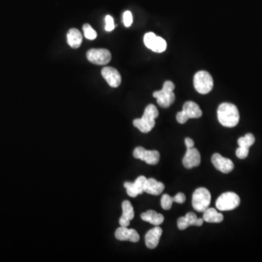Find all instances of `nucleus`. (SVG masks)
<instances>
[{
    "label": "nucleus",
    "mask_w": 262,
    "mask_h": 262,
    "mask_svg": "<svg viewBox=\"0 0 262 262\" xmlns=\"http://www.w3.org/2000/svg\"><path fill=\"white\" fill-rule=\"evenodd\" d=\"M82 36L78 29H71L67 33L68 44L72 48H79L82 44Z\"/></svg>",
    "instance_id": "obj_19"
},
{
    "label": "nucleus",
    "mask_w": 262,
    "mask_h": 262,
    "mask_svg": "<svg viewBox=\"0 0 262 262\" xmlns=\"http://www.w3.org/2000/svg\"><path fill=\"white\" fill-rule=\"evenodd\" d=\"M185 145H186L187 149H191V148L194 147V146H195V142L190 138H186L185 139Z\"/></svg>",
    "instance_id": "obj_32"
},
{
    "label": "nucleus",
    "mask_w": 262,
    "mask_h": 262,
    "mask_svg": "<svg viewBox=\"0 0 262 262\" xmlns=\"http://www.w3.org/2000/svg\"><path fill=\"white\" fill-rule=\"evenodd\" d=\"M241 204V198L235 192H227L219 197L216 202L217 209L221 211H232Z\"/></svg>",
    "instance_id": "obj_6"
},
{
    "label": "nucleus",
    "mask_w": 262,
    "mask_h": 262,
    "mask_svg": "<svg viewBox=\"0 0 262 262\" xmlns=\"http://www.w3.org/2000/svg\"><path fill=\"white\" fill-rule=\"evenodd\" d=\"M217 116L221 125L226 128H233L240 121V114L235 105L223 103L219 105Z\"/></svg>",
    "instance_id": "obj_1"
},
{
    "label": "nucleus",
    "mask_w": 262,
    "mask_h": 262,
    "mask_svg": "<svg viewBox=\"0 0 262 262\" xmlns=\"http://www.w3.org/2000/svg\"><path fill=\"white\" fill-rule=\"evenodd\" d=\"M203 213V219H202L208 223H221V222H223V214L219 213L214 208H207Z\"/></svg>",
    "instance_id": "obj_20"
},
{
    "label": "nucleus",
    "mask_w": 262,
    "mask_h": 262,
    "mask_svg": "<svg viewBox=\"0 0 262 262\" xmlns=\"http://www.w3.org/2000/svg\"><path fill=\"white\" fill-rule=\"evenodd\" d=\"M158 116L159 112L156 106L153 104H149L145 108L142 118L133 121V125L141 133H149L155 127V119L158 118Z\"/></svg>",
    "instance_id": "obj_2"
},
{
    "label": "nucleus",
    "mask_w": 262,
    "mask_h": 262,
    "mask_svg": "<svg viewBox=\"0 0 262 262\" xmlns=\"http://www.w3.org/2000/svg\"><path fill=\"white\" fill-rule=\"evenodd\" d=\"M176 120H177V122L180 124H184L189 121V118L186 116V114L183 112V111L182 110L181 112H178L177 115H176Z\"/></svg>",
    "instance_id": "obj_29"
},
{
    "label": "nucleus",
    "mask_w": 262,
    "mask_h": 262,
    "mask_svg": "<svg viewBox=\"0 0 262 262\" xmlns=\"http://www.w3.org/2000/svg\"><path fill=\"white\" fill-rule=\"evenodd\" d=\"M173 202H174V200H173L172 197L170 195L165 194L162 195V198H161V206L164 210H170L172 207Z\"/></svg>",
    "instance_id": "obj_24"
},
{
    "label": "nucleus",
    "mask_w": 262,
    "mask_h": 262,
    "mask_svg": "<svg viewBox=\"0 0 262 262\" xmlns=\"http://www.w3.org/2000/svg\"><path fill=\"white\" fill-rule=\"evenodd\" d=\"M115 238L118 241H129L132 242H139L140 239L139 233L135 229H128L126 226H121L115 231Z\"/></svg>",
    "instance_id": "obj_14"
},
{
    "label": "nucleus",
    "mask_w": 262,
    "mask_h": 262,
    "mask_svg": "<svg viewBox=\"0 0 262 262\" xmlns=\"http://www.w3.org/2000/svg\"><path fill=\"white\" fill-rule=\"evenodd\" d=\"M133 157L136 159L144 161L149 165H155L161 159L160 152L156 150H146L141 146H138L133 151Z\"/></svg>",
    "instance_id": "obj_8"
},
{
    "label": "nucleus",
    "mask_w": 262,
    "mask_h": 262,
    "mask_svg": "<svg viewBox=\"0 0 262 262\" xmlns=\"http://www.w3.org/2000/svg\"><path fill=\"white\" fill-rule=\"evenodd\" d=\"M105 22H106L105 29H106V32H112L115 28L113 18L111 16H106L105 18Z\"/></svg>",
    "instance_id": "obj_27"
},
{
    "label": "nucleus",
    "mask_w": 262,
    "mask_h": 262,
    "mask_svg": "<svg viewBox=\"0 0 262 262\" xmlns=\"http://www.w3.org/2000/svg\"><path fill=\"white\" fill-rule=\"evenodd\" d=\"M211 162L214 166L223 174H229L233 171L235 168V165L231 160L223 158L220 154L215 153L213 155Z\"/></svg>",
    "instance_id": "obj_10"
},
{
    "label": "nucleus",
    "mask_w": 262,
    "mask_h": 262,
    "mask_svg": "<svg viewBox=\"0 0 262 262\" xmlns=\"http://www.w3.org/2000/svg\"><path fill=\"white\" fill-rule=\"evenodd\" d=\"M122 217L129 219L130 221L133 220V218H134L135 213L131 202L128 201H124L122 204Z\"/></svg>",
    "instance_id": "obj_22"
},
{
    "label": "nucleus",
    "mask_w": 262,
    "mask_h": 262,
    "mask_svg": "<svg viewBox=\"0 0 262 262\" xmlns=\"http://www.w3.org/2000/svg\"><path fill=\"white\" fill-rule=\"evenodd\" d=\"M101 75L109 86L112 87H119L122 82L121 74L115 68L105 66L101 70Z\"/></svg>",
    "instance_id": "obj_11"
},
{
    "label": "nucleus",
    "mask_w": 262,
    "mask_h": 262,
    "mask_svg": "<svg viewBox=\"0 0 262 262\" xmlns=\"http://www.w3.org/2000/svg\"><path fill=\"white\" fill-rule=\"evenodd\" d=\"M165 189V185L162 182L158 181L155 180V179H147V181H146V186H145L144 192H146L149 195H155V196H158V195L162 194Z\"/></svg>",
    "instance_id": "obj_16"
},
{
    "label": "nucleus",
    "mask_w": 262,
    "mask_h": 262,
    "mask_svg": "<svg viewBox=\"0 0 262 262\" xmlns=\"http://www.w3.org/2000/svg\"><path fill=\"white\" fill-rule=\"evenodd\" d=\"M141 218L144 222H149L151 224L159 226L163 223L164 217L162 214H158L153 210H149L141 215Z\"/></svg>",
    "instance_id": "obj_18"
},
{
    "label": "nucleus",
    "mask_w": 262,
    "mask_h": 262,
    "mask_svg": "<svg viewBox=\"0 0 262 262\" xmlns=\"http://www.w3.org/2000/svg\"><path fill=\"white\" fill-rule=\"evenodd\" d=\"M162 234V229L158 226L148 231L147 233L145 235V242H146V247L149 249H154L156 248L159 244Z\"/></svg>",
    "instance_id": "obj_15"
},
{
    "label": "nucleus",
    "mask_w": 262,
    "mask_h": 262,
    "mask_svg": "<svg viewBox=\"0 0 262 262\" xmlns=\"http://www.w3.org/2000/svg\"><path fill=\"white\" fill-rule=\"evenodd\" d=\"M130 222L131 221L129 219L121 217V219H120L119 223L121 226H126V227H128L130 225Z\"/></svg>",
    "instance_id": "obj_31"
},
{
    "label": "nucleus",
    "mask_w": 262,
    "mask_h": 262,
    "mask_svg": "<svg viewBox=\"0 0 262 262\" xmlns=\"http://www.w3.org/2000/svg\"><path fill=\"white\" fill-rule=\"evenodd\" d=\"M255 143V137L252 133H247L243 137H241L238 140L239 146L250 148Z\"/></svg>",
    "instance_id": "obj_23"
},
{
    "label": "nucleus",
    "mask_w": 262,
    "mask_h": 262,
    "mask_svg": "<svg viewBox=\"0 0 262 262\" xmlns=\"http://www.w3.org/2000/svg\"><path fill=\"white\" fill-rule=\"evenodd\" d=\"M203 219H198L194 213L189 212L185 217H180L177 221V226L180 230H184L191 226H202Z\"/></svg>",
    "instance_id": "obj_13"
},
{
    "label": "nucleus",
    "mask_w": 262,
    "mask_h": 262,
    "mask_svg": "<svg viewBox=\"0 0 262 262\" xmlns=\"http://www.w3.org/2000/svg\"><path fill=\"white\" fill-rule=\"evenodd\" d=\"M211 201V192L205 188H198L192 195V206L198 212L203 213L209 208Z\"/></svg>",
    "instance_id": "obj_4"
},
{
    "label": "nucleus",
    "mask_w": 262,
    "mask_h": 262,
    "mask_svg": "<svg viewBox=\"0 0 262 262\" xmlns=\"http://www.w3.org/2000/svg\"><path fill=\"white\" fill-rule=\"evenodd\" d=\"M249 148L239 146L236 150V155L239 159L244 160L248 156Z\"/></svg>",
    "instance_id": "obj_26"
},
{
    "label": "nucleus",
    "mask_w": 262,
    "mask_h": 262,
    "mask_svg": "<svg viewBox=\"0 0 262 262\" xmlns=\"http://www.w3.org/2000/svg\"><path fill=\"white\" fill-rule=\"evenodd\" d=\"M147 179L145 176H141L137 178L133 183L125 182L124 187L126 189L127 194L131 198H136L139 195H141L144 192Z\"/></svg>",
    "instance_id": "obj_9"
},
{
    "label": "nucleus",
    "mask_w": 262,
    "mask_h": 262,
    "mask_svg": "<svg viewBox=\"0 0 262 262\" xmlns=\"http://www.w3.org/2000/svg\"><path fill=\"white\" fill-rule=\"evenodd\" d=\"M123 23L126 27H130L133 23V16L130 11H125L123 14Z\"/></svg>",
    "instance_id": "obj_28"
},
{
    "label": "nucleus",
    "mask_w": 262,
    "mask_h": 262,
    "mask_svg": "<svg viewBox=\"0 0 262 262\" xmlns=\"http://www.w3.org/2000/svg\"><path fill=\"white\" fill-rule=\"evenodd\" d=\"M182 110L186 114L189 119H198L201 118L202 115V112L199 105L193 101H186L183 104Z\"/></svg>",
    "instance_id": "obj_17"
},
{
    "label": "nucleus",
    "mask_w": 262,
    "mask_h": 262,
    "mask_svg": "<svg viewBox=\"0 0 262 262\" xmlns=\"http://www.w3.org/2000/svg\"><path fill=\"white\" fill-rule=\"evenodd\" d=\"M87 59L90 63L96 65H106L112 59V54L106 49H90L87 52Z\"/></svg>",
    "instance_id": "obj_7"
},
{
    "label": "nucleus",
    "mask_w": 262,
    "mask_h": 262,
    "mask_svg": "<svg viewBox=\"0 0 262 262\" xmlns=\"http://www.w3.org/2000/svg\"><path fill=\"white\" fill-rule=\"evenodd\" d=\"M83 32L84 35H85V37L87 39L93 40H95L97 38V33H96V31L90 26V24H87V23H86V24L84 25Z\"/></svg>",
    "instance_id": "obj_25"
},
{
    "label": "nucleus",
    "mask_w": 262,
    "mask_h": 262,
    "mask_svg": "<svg viewBox=\"0 0 262 262\" xmlns=\"http://www.w3.org/2000/svg\"><path fill=\"white\" fill-rule=\"evenodd\" d=\"M166 41L161 37L157 36L151 45L150 50L155 53H161L166 50Z\"/></svg>",
    "instance_id": "obj_21"
},
{
    "label": "nucleus",
    "mask_w": 262,
    "mask_h": 262,
    "mask_svg": "<svg viewBox=\"0 0 262 262\" xmlns=\"http://www.w3.org/2000/svg\"><path fill=\"white\" fill-rule=\"evenodd\" d=\"M174 200V202H177V203L182 204L186 201V196H185L184 194L182 193V192H179L178 193L176 196L173 198Z\"/></svg>",
    "instance_id": "obj_30"
},
{
    "label": "nucleus",
    "mask_w": 262,
    "mask_h": 262,
    "mask_svg": "<svg viewBox=\"0 0 262 262\" xmlns=\"http://www.w3.org/2000/svg\"><path fill=\"white\" fill-rule=\"evenodd\" d=\"M175 85L172 81H165L161 90L153 93V96L157 99L158 105L162 108H168L176 100L174 90Z\"/></svg>",
    "instance_id": "obj_3"
},
{
    "label": "nucleus",
    "mask_w": 262,
    "mask_h": 262,
    "mask_svg": "<svg viewBox=\"0 0 262 262\" xmlns=\"http://www.w3.org/2000/svg\"><path fill=\"white\" fill-rule=\"evenodd\" d=\"M201 157L199 151L196 148L187 149L183 158V165L187 169L195 168L201 165Z\"/></svg>",
    "instance_id": "obj_12"
},
{
    "label": "nucleus",
    "mask_w": 262,
    "mask_h": 262,
    "mask_svg": "<svg viewBox=\"0 0 262 262\" xmlns=\"http://www.w3.org/2000/svg\"><path fill=\"white\" fill-rule=\"evenodd\" d=\"M194 87L201 94H208L214 87V80L206 71H200L194 77Z\"/></svg>",
    "instance_id": "obj_5"
}]
</instances>
